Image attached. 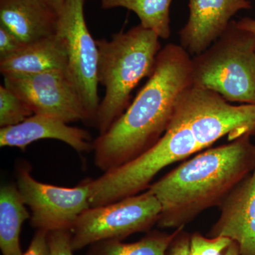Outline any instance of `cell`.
I'll use <instances>...</instances> for the list:
<instances>
[{"mask_svg": "<svg viewBox=\"0 0 255 255\" xmlns=\"http://www.w3.org/2000/svg\"><path fill=\"white\" fill-rule=\"evenodd\" d=\"M191 55L175 43L159 50L153 73L107 132L94 140L96 167L106 172L142 155L167 130L178 99L191 85Z\"/></svg>", "mask_w": 255, "mask_h": 255, "instance_id": "obj_1", "label": "cell"}, {"mask_svg": "<svg viewBox=\"0 0 255 255\" xmlns=\"http://www.w3.org/2000/svg\"><path fill=\"white\" fill-rule=\"evenodd\" d=\"M255 168V145L246 135L198 154L149 187L160 203L159 227H184L202 211L220 206Z\"/></svg>", "mask_w": 255, "mask_h": 255, "instance_id": "obj_2", "label": "cell"}, {"mask_svg": "<svg viewBox=\"0 0 255 255\" xmlns=\"http://www.w3.org/2000/svg\"><path fill=\"white\" fill-rule=\"evenodd\" d=\"M159 39L155 32L139 24L128 31L115 33L110 41L96 40L97 80L105 88L95 122L100 135L107 132L127 110L137 84L153 73L162 48Z\"/></svg>", "mask_w": 255, "mask_h": 255, "instance_id": "obj_3", "label": "cell"}, {"mask_svg": "<svg viewBox=\"0 0 255 255\" xmlns=\"http://www.w3.org/2000/svg\"><path fill=\"white\" fill-rule=\"evenodd\" d=\"M191 85L229 102L255 105V34L231 21L206 50L191 58Z\"/></svg>", "mask_w": 255, "mask_h": 255, "instance_id": "obj_4", "label": "cell"}, {"mask_svg": "<svg viewBox=\"0 0 255 255\" xmlns=\"http://www.w3.org/2000/svg\"><path fill=\"white\" fill-rule=\"evenodd\" d=\"M161 211L158 199L148 189L111 204L90 207L80 215L71 230L73 251L148 231L157 223Z\"/></svg>", "mask_w": 255, "mask_h": 255, "instance_id": "obj_5", "label": "cell"}, {"mask_svg": "<svg viewBox=\"0 0 255 255\" xmlns=\"http://www.w3.org/2000/svg\"><path fill=\"white\" fill-rule=\"evenodd\" d=\"M90 178L75 187H62L38 182L31 167L21 164L16 169V187L31 211L32 227L47 232L71 231L82 213L91 207Z\"/></svg>", "mask_w": 255, "mask_h": 255, "instance_id": "obj_6", "label": "cell"}, {"mask_svg": "<svg viewBox=\"0 0 255 255\" xmlns=\"http://www.w3.org/2000/svg\"><path fill=\"white\" fill-rule=\"evenodd\" d=\"M85 0H65L58 14V31L68 50L67 72L80 94L90 122L95 124L100 106L97 80L98 48L87 28Z\"/></svg>", "mask_w": 255, "mask_h": 255, "instance_id": "obj_7", "label": "cell"}, {"mask_svg": "<svg viewBox=\"0 0 255 255\" xmlns=\"http://www.w3.org/2000/svg\"><path fill=\"white\" fill-rule=\"evenodd\" d=\"M4 85L29 107L34 114L70 122H90L88 114L67 70L33 75H5Z\"/></svg>", "mask_w": 255, "mask_h": 255, "instance_id": "obj_8", "label": "cell"}, {"mask_svg": "<svg viewBox=\"0 0 255 255\" xmlns=\"http://www.w3.org/2000/svg\"><path fill=\"white\" fill-rule=\"evenodd\" d=\"M251 8L250 0H189V18L179 31V45L193 56L200 54L223 34L234 15Z\"/></svg>", "mask_w": 255, "mask_h": 255, "instance_id": "obj_9", "label": "cell"}, {"mask_svg": "<svg viewBox=\"0 0 255 255\" xmlns=\"http://www.w3.org/2000/svg\"><path fill=\"white\" fill-rule=\"evenodd\" d=\"M221 216L208 237H226L239 245L241 255H255V168L226 196Z\"/></svg>", "mask_w": 255, "mask_h": 255, "instance_id": "obj_10", "label": "cell"}, {"mask_svg": "<svg viewBox=\"0 0 255 255\" xmlns=\"http://www.w3.org/2000/svg\"><path fill=\"white\" fill-rule=\"evenodd\" d=\"M67 124L53 117L33 114L16 125L1 128L0 146L23 150L37 140L55 139L68 144L77 152L93 150L91 134L85 129Z\"/></svg>", "mask_w": 255, "mask_h": 255, "instance_id": "obj_11", "label": "cell"}, {"mask_svg": "<svg viewBox=\"0 0 255 255\" xmlns=\"http://www.w3.org/2000/svg\"><path fill=\"white\" fill-rule=\"evenodd\" d=\"M0 26L28 44L55 34L58 14L46 0H0Z\"/></svg>", "mask_w": 255, "mask_h": 255, "instance_id": "obj_12", "label": "cell"}, {"mask_svg": "<svg viewBox=\"0 0 255 255\" xmlns=\"http://www.w3.org/2000/svg\"><path fill=\"white\" fill-rule=\"evenodd\" d=\"M68 50L59 32L25 44L17 53L0 60L1 75H33L50 70H67Z\"/></svg>", "mask_w": 255, "mask_h": 255, "instance_id": "obj_13", "label": "cell"}, {"mask_svg": "<svg viewBox=\"0 0 255 255\" xmlns=\"http://www.w3.org/2000/svg\"><path fill=\"white\" fill-rule=\"evenodd\" d=\"M17 187L5 184L0 189V250L1 255H23L20 243L21 228L30 219Z\"/></svg>", "mask_w": 255, "mask_h": 255, "instance_id": "obj_14", "label": "cell"}, {"mask_svg": "<svg viewBox=\"0 0 255 255\" xmlns=\"http://www.w3.org/2000/svg\"><path fill=\"white\" fill-rule=\"evenodd\" d=\"M182 228L173 233H149L140 241L132 243L119 240H107L89 246L86 255H166L172 242L183 231Z\"/></svg>", "mask_w": 255, "mask_h": 255, "instance_id": "obj_15", "label": "cell"}, {"mask_svg": "<svg viewBox=\"0 0 255 255\" xmlns=\"http://www.w3.org/2000/svg\"><path fill=\"white\" fill-rule=\"evenodd\" d=\"M104 9L123 7L133 11L141 26L155 32L159 38L171 35L169 9L173 0H101Z\"/></svg>", "mask_w": 255, "mask_h": 255, "instance_id": "obj_16", "label": "cell"}, {"mask_svg": "<svg viewBox=\"0 0 255 255\" xmlns=\"http://www.w3.org/2000/svg\"><path fill=\"white\" fill-rule=\"evenodd\" d=\"M29 107L4 85H0V127H11L33 115Z\"/></svg>", "mask_w": 255, "mask_h": 255, "instance_id": "obj_17", "label": "cell"}, {"mask_svg": "<svg viewBox=\"0 0 255 255\" xmlns=\"http://www.w3.org/2000/svg\"><path fill=\"white\" fill-rule=\"evenodd\" d=\"M231 241L226 237L207 238L196 233L190 237L189 255H221Z\"/></svg>", "mask_w": 255, "mask_h": 255, "instance_id": "obj_18", "label": "cell"}, {"mask_svg": "<svg viewBox=\"0 0 255 255\" xmlns=\"http://www.w3.org/2000/svg\"><path fill=\"white\" fill-rule=\"evenodd\" d=\"M48 243L50 255H73L70 231L62 230L48 232Z\"/></svg>", "mask_w": 255, "mask_h": 255, "instance_id": "obj_19", "label": "cell"}, {"mask_svg": "<svg viewBox=\"0 0 255 255\" xmlns=\"http://www.w3.org/2000/svg\"><path fill=\"white\" fill-rule=\"evenodd\" d=\"M24 45L11 32L0 26V60L4 59L17 53Z\"/></svg>", "mask_w": 255, "mask_h": 255, "instance_id": "obj_20", "label": "cell"}, {"mask_svg": "<svg viewBox=\"0 0 255 255\" xmlns=\"http://www.w3.org/2000/svg\"><path fill=\"white\" fill-rule=\"evenodd\" d=\"M48 233L43 230H37L27 251L23 255H50Z\"/></svg>", "mask_w": 255, "mask_h": 255, "instance_id": "obj_21", "label": "cell"}, {"mask_svg": "<svg viewBox=\"0 0 255 255\" xmlns=\"http://www.w3.org/2000/svg\"><path fill=\"white\" fill-rule=\"evenodd\" d=\"M190 237L181 231L169 246L166 255H189Z\"/></svg>", "mask_w": 255, "mask_h": 255, "instance_id": "obj_22", "label": "cell"}, {"mask_svg": "<svg viewBox=\"0 0 255 255\" xmlns=\"http://www.w3.org/2000/svg\"><path fill=\"white\" fill-rule=\"evenodd\" d=\"M238 26L243 29L253 32L255 34V19L249 17L241 18L237 21Z\"/></svg>", "mask_w": 255, "mask_h": 255, "instance_id": "obj_23", "label": "cell"}, {"mask_svg": "<svg viewBox=\"0 0 255 255\" xmlns=\"http://www.w3.org/2000/svg\"><path fill=\"white\" fill-rule=\"evenodd\" d=\"M221 255H241L239 245L236 241H232L227 248L223 251Z\"/></svg>", "mask_w": 255, "mask_h": 255, "instance_id": "obj_24", "label": "cell"}, {"mask_svg": "<svg viewBox=\"0 0 255 255\" xmlns=\"http://www.w3.org/2000/svg\"><path fill=\"white\" fill-rule=\"evenodd\" d=\"M46 1L57 11L58 14H60L65 0H46Z\"/></svg>", "mask_w": 255, "mask_h": 255, "instance_id": "obj_25", "label": "cell"}]
</instances>
